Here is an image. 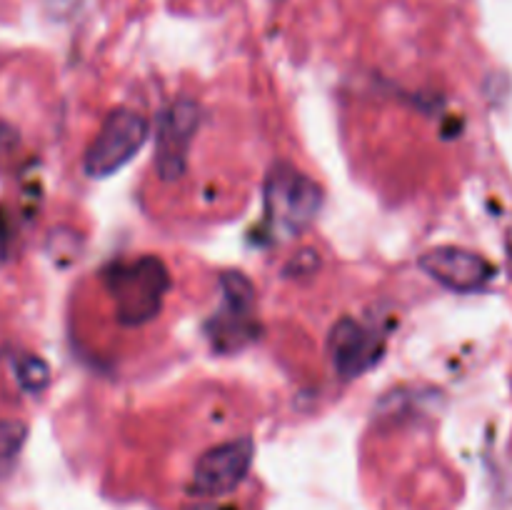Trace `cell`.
Instances as JSON below:
<instances>
[{
    "label": "cell",
    "mask_w": 512,
    "mask_h": 510,
    "mask_svg": "<svg viewBox=\"0 0 512 510\" xmlns=\"http://www.w3.org/2000/svg\"><path fill=\"white\" fill-rule=\"evenodd\" d=\"M105 288L113 298L115 315L128 328L150 323L163 310L170 288V273L155 255L115 260L105 270Z\"/></svg>",
    "instance_id": "cell-1"
},
{
    "label": "cell",
    "mask_w": 512,
    "mask_h": 510,
    "mask_svg": "<svg viewBox=\"0 0 512 510\" xmlns=\"http://www.w3.org/2000/svg\"><path fill=\"white\" fill-rule=\"evenodd\" d=\"M323 205V190L308 173L290 163H275L265 178V215L280 238L303 233Z\"/></svg>",
    "instance_id": "cell-2"
},
{
    "label": "cell",
    "mask_w": 512,
    "mask_h": 510,
    "mask_svg": "<svg viewBox=\"0 0 512 510\" xmlns=\"http://www.w3.org/2000/svg\"><path fill=\"white\" fill-rule=\"evenodd\" d=\"M150 135V123L138 110L118 108L105 118L98 135L85 153V173L108 178L130 163Z\"/></svg>",
    "instance_id": "cell-3"
},
{
    "label": "cell",
    "mask_w": 512,
    "mask_h": 510,
    "mask_svg": "<svg viewBox=\"0 0 512 510\" xmlns=\"http://www.w3.org/2000/svg\"><path fill=\"white\" fill-rule=\"evenodd\" d=\"M253 438H235L205 450L190 478V493L198 498H223L238 490L253 465Z\"/></svg>",
    "instance_id": "cell-4"
},
{
    "label": "cell",
    "mask_w": 512,
    "mask_h": 510,
    "mask_svg": "<svg viewBox=\"0 0 512 510\" xmlns=\"http://www.w3.org/2000/svg\"><path fill=\"white\" fill-rule=\"evenodd\" d=\"M200 123V108L195 100L178 98L158 123L155 143V168L163 180H178L188 165V150Z\"/></svg>",
    "instance_id": "cell-5"
},
{
    "label": "cell",
    "mask_w": 512,
    "mask_h": 510,
    "mask_svg": "<svg viewBox=\"0 0 512 510\" xmlns=\"http://www.w3.org/2000/svg\"><path fill=\"white\" fill-rule=\"evenodd\" d=\"M418 265L435 283L455 290V293H475L495 278V268L490 260H485L480 253H473V250L455 248V245L425 250Z\"/></svg>",
    "instance_id": "cell-6"
},
{
    "label": "cell",
    "mask_w": 512,
    "mask_h": 510,
    "mask_svg": "<svg viewBox=\"0 0 512 510\" xmlns=\"http://www.w3.org/2000/svg\"><path fill=\"white\" fill-rule=\"evenodd\" d=\"M383 350V335L355 318H340L328 335L330 360L343 378H360L368 373L383 358Z\"/></svg>",
    "instance_id": "cell-7"
},
{
    "label": "cell",
    "mask_w": 512,
    "mask_h": 510,
    "mask_svg": "<svg viewBox=\"0 0 512 510\" xmlns=\"http://www.w3.org/2000/svg\"><path fill=\"white\" fill-rule=\"evenodd\" d=\"M220 288H223V305L215 315L213 340L220 348H240L245 340L255 333L253 310H255V288L243 273L220 275Z\"/></svg>",
    "instance_id": "cell-8"
},
{
    "label": "cell",
    "mask_w": 512,
    "mask_h": 510,
    "mask_svg": "<svg viewBox=\"0 0 512 510\" xmlns=\"http://www.w3.org/2000/svg\"><path fill=\"white\" fill-rule=\"evenodd\" d=\"M25 438H28L25 423H20V420H0V478H5L13 470V465L18 463Z\"/></svg>",
    "instance_id": "cell-9"
},
{
    "label": "cell",
    "mask_w": 512,
    "mask_h": 510,
    "mask_svg": "<svg viewBox=\"0 0 512 510\" xmlns=\"http://www.w3.org/2000/svg\"><path fill=\"white\" fill-rule=\"evenodd\" d=\"M15 373H18L20 385H23L25 390H30V393H40L50 380L48 365L40 358H35V355H23V358H18Z\"/></svg>",
    "instance_id": "cell-10"
},
{
    "label": "cell",
    "mask_w": 512,
    "mask_h": 510,
    "mask_svg": "<svg viewBox=\"0 0 512 510\" xmlns=\"http://www.w3.org/2000/svg\"><path fill=\"white\" fill-rule=\"evenodd\" d=\"M188 510H235V508H230V505H193V508H188Z\"/></svg>",
    "instance_id": "cell-11"
},
{
    "label": "cell",
    "mask_w": 512,
    "mask_h": 510,
    "mask_svg": "<svg viewBox=\"0 0 512 510\" xmlns=\"http://www.w3.org/2000/svg\"><path fill=\"white\" fill-rule=\"evenodd\" d=\"M505 248H508V270H510V275H512V230H510V235H508V243H505Z\"/></svg>",
    "instance_id": "cell-12"
}]
</instances>
